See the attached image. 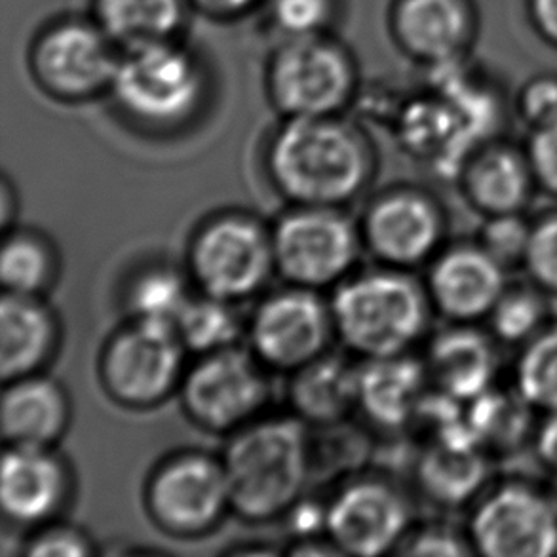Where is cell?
Listing matches in <instances>:
<instances>
[{
  "label": "cell",
  "instance_id": "6da1fadb",
  "mask_svg": "<svg viewBox=\"0 0 557 557\" xmlns=\"http://www.w3.org/2000/svg\"><path fill=\"white\" fill-rule=\"evenodd\" d=\"M264 168L287 202L341 210L373 180L375 145L347 113L282 119L264 149Z\"/></svg>",
  "mask_w": 557,
  "mask_h": 557
},
{
  "label": "cell",
  "instance_id": "7a4b0ae2",
  "mask_svg": "<svg viewBox=\"0 0 557 557\" xmlns=\"http://www.w3.org/2000/svg\"><path fill=\"white\" fill-rule=\"evenodd\" d=\"M213 71L183 38L122 50L107 98L136 128L172 134L202 116L213 98Z\"/></svg>",
  "mask_w": 557,
  "mask_h": 557
},
{
  "label": "cell",
  "instance_id": "3957f363",
  "mask_svg": "<svg viewBox=\"0 0 557 557\" xmlns=\"http://www.w3.org/2000/svg\"><path fill=\"white\" fill-rule=\"evenodd\" d=\"M305 426L294 414L256 419L233 432L221 460L242 520L271 521L301 500L314 465Z\"/></svg>",
  "mask_w": 557,
  "mask_h": 557
},
{
  "label": "cell",
  "instance_id": "277c9868",
  "mask_svg": "<svg viewBox=\"0 0 557 557\" xmlns=\"http://www.w3.org/2000/svg\"><path fill=\"white\" fill-rule=\"evenodd\" d=\"M330 305L335 335L362 360L407 355L434 312L424 284L386 264L343 280Z\"/></svg>",
  "mask_w": 557,
  "mask_h": 557
},
{
  "label": "cell",
  "instance_id": "5b68a950",
  "mask_svg": "<svg viewBox=\"0 0 557 557\" xmlns=\"http://www.w3.org/2000/svg\"><path fill=\"white\" fill-rule=\"evenodd\" d=\"M360 91L358 60L335 33L282 38L264 67V94L282 119L348 113Z\"/></svg>",
  "mask_w": 557,
  "mask_h": 557
},
{
  "label": "cell",
  "instance_id": "8992f818",
  "mask_svg": "<svg viewBox=\"0 0 557 557\" xmlns=\"http://www.w3.org/2000/svg\"><path fill=\"white\" fill-rule=\"evenodd\" d=\"M121 58V46L90 14H65L33 35L27 71L46 98L81 106L109 96Z\"/></svg>",
  "mask_w": 557,
  "mask_h": 557
},
{
  "label": "cell",
  "instance_id": "52a82bcc",
  "mask_svg": "<svg viewBox=\"0 0 557 557\" xmlns=\"http://www.w3.org/2000/svg\"><path fill=\"white\" fill-rule=\"evenodd\" d=\"M474 556L556 557L557 500L529 480L491 482L468 508Z\"/></svg>",
  "mask_w": 557,
  "mask_h": 557
},
{
  "label": "cell",
  "instance_id": "ba28073f",
  "mask_svg": "<svg viewBox=\"0 0 557 557\" xmlns=\"http://www.w3.org/2000/svg\"><path fill=\"white\" fill-rule=\"evenodd\" d=\"M276 271L272 231L251 215L225 213L203 223L188 248V272L202 294L249 299Z\"/></svg>",
  "mask_w": 557,
  "mask_h": 557
},
{
  "label": "cell",
  "instance_id": "9c48e42d",
  "mask_svg": "<svg viewBox=\"0 0 557 557\" xmlns=\"http://www.w3.org/2000/svg\"><path fill=\"white\" fill-rule=\"evenodd\" d=\"M276 272L289 286H339L352 271L362 233L339 208L294 206L272 228Z\"/></svg>",
  "mask_w": 557,
  "mask_h": 557
},
{
  "label": "cell",
  "instance_id": "30bf717a",
  "mask_svg": "<svg viewBox=\"0 0 557 557\" xmlns=\"http://www.w3.org/2000/svg\"><path fill=\"white\" fill-rule=\"evenodd\" d=\"M185 355L187 348L172 325L129 320L103 348L99 373L116 404L147 409L182 386Z\"/></svg>",
  "mask_w": 557,
  "mask_h": 557
},
{
  "label": "cell",
  "instance_id": "8fae6325",
  "mask_svg": "<svg viewBox=\"0 0 557 557\" xmlns=\"http://www.w3.org/2000/svg\"><path fill=\"white\" fill-rule=\"evenodd\" d=\"M180 388L183 407L198 426L231 434L259 419L271 398L267 368L238 345L200 356Z\"/></svg>",
  "mask_w": 557,
  "mask_h": 557
},
{
  "label": "cell",
  "instance_id": "7c38bea8",
  "mask_svg": "<svg viewBox=\"0 0 557 557\" xmlns=\"http://www.w3.org/2000/svg\"><path fill=\"white\" fill-rule=\"evenodd\" d=\"M413 506L396 483L366 475L345 483L325 506V535L339 554L399 552L413 529Z\"/></svg>",
  "mask_w": 557,
  "mask_h": 557
},
{
  "label": "cell",
  "instance_id": "4fadbf2b",
  "mask_svg": "<svg viewBox=\"0 0 557 557\" xmlns=\"http://www.w3.org/2000/svg\"><path fill=\"white\" fill-rule=\"evenodd\" d=\"M145 503L152 521L170 535L208 533L233 512L223 460L203 453L175 455L152 472Z\"/></svg>",
  "mask_w": 557,
  "mask_h": 557
},
{
  "label": "cell",
  "instance_id": "5bb4252c",
  "mask_svg": "<svg viewBox=\"0 0 557 557\" xmlns=\"http://www.w3.org/2000/svg\"><path fill=\"white\" fill-rule=\"evenodd\" d=\"M333 335L332 305L307 287L264 297L249 318V350L267 370L294 373L325 355Z\"/></svg>",
  "mask_w": 557,
  "mask_h": 557
},
{
  "label": "cell",
  "instance_id": "9a60e30c",
  "mask_svg": "<svg viewBox=\"0 0 557 557\" xmlns=\"http://www.w3.org/2000/svg\"><path fill=\"white\" fill-rule=\"evenodd\" d=\"M362 240L371 253L394 269L429 264L447 246V218L436 196L424 188H388L368 206Z\"/></svg>",
  "mask_w": 557,
  "mask_h": 557
},
{
  "label": "cell",
  "instance_id": "2e32d148",
  "mask_svg": "<svg viewBox=\"0 0 557 557\" xmlns=\"http://www.w3.org/2000/svg\"><path fill=\"white\" fill-rule=\"evenodd\" d=\"M386 25L401 55L434 71L470 60L482 15L475 0H392Z\"/></svg>",
  "mask_w": 557,
  "mask_h": 557
},
{
  "label": "cell",
  "instance_id": "e0dca14e",
  "mask_svg": "<svg viewBox=\"0 0 557 557\" xmlns=\"http://www.w3.org/2000/svg\"><path fill=\"white\" fill-rule=\"evenodd\" d=\"M508 284L505 267L474 240L445 246L430 261L424 287L449 324H482Z\"/></svg>",
  "mask_w": 557,
  "mask_h": 557
},
{
  "label": "cell",
  "instance_id": "ac0fdd59",
  "mask_svg": "<svg viewBox=\"0 0 557 557\" xmlns=\"http://www.w3.org/2000/svg\"><path fill=\"white\" fill-rule=\"evenodd\" d=\"M71 493V475L52 447L8 445L2 455L0 505L7 520L42 528L58 516Z\"/></svg>",
  "mask_w": 557,
  "mask_h": 557
},
{
  "label": "cell",
  "instance_id": "d6986e66",
  "mask_svg": "<svg viewBox=\"0 0 557 557\" xmlns=\"http://www.w3.org/2000/svg\"><path fill=\"white\" fill-rule=\"evenodd\" d=\"M468 206L483 218L525 213L539 193L525 147L500 137L478 145L457 174Z\"/></svg>",
  "mask_w": 557,
  "mask_h": 557
},
{
  "label": "cell",
  "instance_id": "ffe728a7",
  "mask_svg": "<svg viewBox=\"0 0 557 557\" xmlns=\"http://www.w3.org/2000/svg\"><path fill=\"white\" fill-rule=\"evenodd\" d=\"M498 345L480 324H451L430 339L424 366L432 388L472 401L497 386Z\"/></svg>",
  "mask_w": 557,
  "mask_h": 557
},
{
  "label": "cell",
  "instance_id": "44dd1931",
  "mask_svg": "<svg viewBox=\"0 0 557 557\" xmlns=\"http://www.w3.org/2000/svg\"><path fill=\"white\" fill-rule=\"evenodd\" d=\"M432 392L429 371L419 358L398 355L363 360L358 384V411L384 432L413 429Z\"/></svg>",
  "mask_w": 557,
  "mask_h": 557
},
{
  "label": "cell",
  "instance_id": "7402d4cb",
  "mask_svg": "<svg viewBox=\"0 0 557 557\" xmlns=\"http://www.w3.org/2000/svg\"><path fill=\"white\" fill-rule=\"evenodd\" d=\"M414 480L440 508H470L493 482L491 457L474 440H424Z\"/></svg>",
  "mask_w": 557,
  "mask_h": 557
},
{
  "label": "cell",
  "instance_id": "603a6c76",
  "mask_svg": "<svg viewBox=\"0 0 557 557\" xmlns=\"http://www.w3.org/2000/svg\"><path fill=\"white\" fill-rule=\"evenodd\" d=\"M4 384L0 406L4 442L17 447H53L71 419L65 391L40 373Z\"/></svg>",
  "mask_w": 557,
  "mask_h": 557
},
{
  "label": "cell",
  "instance_id": "cb8c5ba5",
  "mask_svg": "<svg viewBox=\"0 0 557 557\" xmlns=\"http://www.w3.org/2000/svg\"><path fill=\"white\" fill-rule=\"evenodd\" d=\"M58 343L60 325L40 297L4 294L0 302V375L4 383L42 370Z\"/></svg>",
  "mask_w": 557,
  "mask_h": 557
},
{
  "label": "cell",
  "instance_id": "d4e9b609",
  "mask_svg": "<svg viewBox=\"0 0 557 557\" xmlns=\"http://www.w3.org/2000/svg\"><path fill=\"white\" fill-rule=\"evenodd\" d=\"M289 404L305 424L332 429L358 409L360 366L325 352L292 373Z\"/></svg>",
  "mask_w": 557,
  "mask_h": 557
},
{
  "label": "cell",
  "instance_id": "484cf974",
  "mask_svg": "<svg viewBox=\"0 0 557 557\" xmlns=\"http://www.w3.org/2000/svg\"><path fill=\"white\" fill-rule=\"evenodd\" d=\"M88 14L121 50L183 38L193 8L188 0H90Z\"/></svg>",
  "mask_w": 557,
  "mask_h": 557
},
{
  "label": "cell",
  "instance_id": "4316f807",
  "mask_svg": "<svg viewBox=\"0 0 557 557\" xmlns=\"http://www.w3.org/2000/svg\"><path fill=\"white\" fill-rule=\"evenodd\" d=\"M467 417L475 444L493 459L529 445L539 413L513 388L495 386L468 401Z\"/></svg>",
  "mask_w": 557,
  "mask_h": 557
},
{
  "label": "cell",
  "instance_id": "83f0119b",
  "mask_svg": "<svg viewBox=\"0 0 557 557\" xmlns=\"http://www.w3.org/2000/svg\"><path fill=\"white\" fill-rule=\"evenodd\" d=\"M58 259L46 238L29 231L4 234L0 249V280L4 294L40 297L52 286Z\"/></svg>",
  "mask_w": 557,
  "mask_h": 557
},
{
  "label": "cell",
  "instance_id": "f1b7e54d",
  "mask_svg": "<svg viewBox=\"0 0 557 557\" xmlns=\"http://www.w3.org/2000/svg\"><path fill=\"white\" fill-rule=\"evenodd\" d=\"M485 325L500 347H523L550 325V295L531 282L508 284Z\"/></svg>",
  "mask_w": 557,
  "mask_h": 557
},
{
  "label": "cell",
  "instance_id": "f546056e",
  "mask_svg": "<svg viewBox=\"0 0 557 557\" xmlns=\"http://www.w3.org/2000/svg\"><path fill=\"white\" fill-rule=\"evenodd\" d=\"M175 332L187 352L210 355L238 345L242 322L234 302L208 294L193 295L175 324Z\"/></svg>",
  "mask_w": 557,
  "mask_h": 557
},
{
  "label": "cell",
  "instance_id": "4dcf8cb0",
  "mask_svg": "<svg viewBox=\"0 0 557 557\" xmlns=\"http://www.w3.org/2000/svg\"><path fill=\"white\" fill-rule=\"evenodd\" d=\"M512 388L536 413L557 411V324L518 348Z\"/></svg>",
  "mask_w": 557,
  "mask_h": 557
},
{
  "label": "cell",
  "instance_id": "1f68e13d",
  "mask_svg": "<svg viewBox=\"0 0 557 557\" xmlns=\"http://www.w3.org/2000/svg\"><path fill=\"white\" fill-rule=\"evenodd\" d=\"M190 289L182 272L170 267H152L132 280L126 294L129 320L175 327L190 301Z\"/></svg>",
  "mask_w": 557,
  "mask_h": 557
},
{
  "label": "cell",
  "instance_id": "d6a6232c",
  "mask_svg": "<svg viewBox=\"0 0 557 557\" xmlns=\"http://www.w3.org/2000/svg\"><path fill=\"white\" fill-rule=\"evenodd\" d=\"M263 12L280 38L327 35L339 23L343 0H267Z\"/></svg>",
  "mask_w": 557,
  "mask_h": 557
},
{
  "label": "cell",
  "instance_id": "836d02e7",
  "mask_svg": "<svg viewBox=\"0 0 557 557\" xmlns=\"http://www.w3.org/2000/svg\"><path fill=\"white\" fill-rule=\"evenodd\" d=\"M533 219L525 213H508L485 218L482 231L478 234V244L490 253L506 271H523L531 236Z\"/></svg>",
  "mask_w": 557,
  "mask_h": 557
},
{
  "label": "cell",
  "instance_id": "e575fe53",
  "mask_svg": "<svg viewBox=\"0 0 557 557\" xmlns=\"http://www.w3.org/2000/svg\"><path fill=\"white\" fill-rule=\"evenodd\" d=\"M523 271L531 284L557 297V210L533 219Z\"/></svg>",
  "mask_w": 557,
  "mask_h": 557
},
{
  "label": "cell",
  "instance_id": "d590c367",
  "mask_svg": "<svg viewBox=\"0 0 557 557\" xmlns=\"http://www.w3.org/2000/svg\"><path fill=\"white\" fill-rule=\"evenodd\" d=\"M399 554L406 556L462 557L474 556L468 541L467 529H457L447 523H429L411 529L401 544Z\"/></svg>",
  "mask_w": 557,
  "mask_h": 557
},
{
  "label": "cell",
  "instance_id": "8d00e7d4",
  "mask_svg": "<svg viewBox=\"0 0 557 557\" xmlns=\"http://www.w3.org/2000/svg\"><path fill=\"white\" fill-rule=\"evenodd\" d=\"M516 114L529 129L543 126L557 116V75L539 73L521 84L516 101Z\"/></svg>",
  "mask_w": 557,
  "mask_h": 557
},
{
  "label": "cell",
  "instance_id": "74e56055",
  "mask_svg": "<svg viewBox=\"0 0 557 557\" xmlns=\"http://www.w3.org/2000/svg\"><path fill=\"white\" fill-rule=\"evenodd\" d=\"M25 556L29 557H86L94 554L90 536L73 525L46 523L25 543Z\"/></svg>",
  "mask_w": 557,
  "mask_h": 557
},
{
  "label": "cell",
  "instance_id": "f35d334b",
  "mask_svg": "<svg viewBox=\"0 0 557 557\" xmlns=\"http://www.w3.org/2000/svg\"><path fill=\"white\" fill-rule=\"evenodd\" d=\"M523 147L539 190L557 198V116L543 126L529 129Z\"/></svg>",
  "mask_w": 557,
  "mask_h": 557
},
{
  "label": "cell",
  "instance_id": "ab89813d",
  "mask_svg": "<svg viewBox=\"0 0 557 557\" xmlns=\"http://www.w3.org/2000/svg\"><path fill=\"white\" fill-rule=\"evenodd\" d=\"M267 0H188L193 14L218 23H233L263 10Z\"/></svg>",
  "mask_w": 557,
  "mask_h": 557
},
{
  "label": "cell",
  "instance_id": "60d3db41",
  "mask_svg": "<svg viewBox=\"0 0 557 557\" xmlns=\"http://www.w3.org/2000/svg\"><path fill=\"white\" fill-rule=\"evenodd\" d=\"M531 453L536 462L548 470L554 478L557 475V411L539 414L533 436L529 442Z\"/></svg>",
  "mask_w": 557,
  "mask_h": 557
},
{
  "label": "cell",
  "instance_id": "b9f144b4",
  "mask_svg": "<svg viewBox=\"0 0 557 557\" xmlns=\"http://www.w3.org/2000/svg\"><path fill=\"white\" fill-rule=\"evenodd\" d=\"M525 10L536 35L557 48V0H525Z\"/></svg>",
  "mask_w": 557,
  "mask_h": 557
},
{
  "label": "cell",
  "instance_id": "7bdbcfd3",
  "mask_svg": "<svg viewBox=\"0 0 557 557\" xmlns=\"http://www.w3.org/2000/svg\"><path fill=\"white\" fill-rule=\"evenodd\" d=\"M552 495H554V498L557 500V475H556V483H554V487H552Z\"/></svg>",
  "mask_w": 557,
  "mask_h": 557
}]
</instances>
